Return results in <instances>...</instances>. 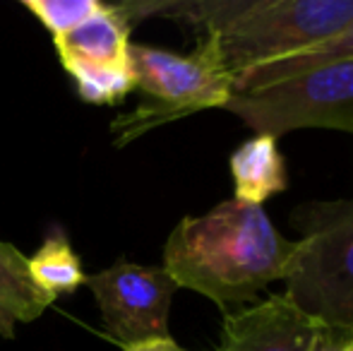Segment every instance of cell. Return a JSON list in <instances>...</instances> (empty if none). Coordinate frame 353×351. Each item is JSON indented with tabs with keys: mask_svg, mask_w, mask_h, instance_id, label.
<instances>
[{
	"mask_svg": "<svg viewBox=\"0 0 353 351\" xmlns=\"http://www.w3.org/2000/svg\"><path fill=\"white\" fill-rule=\"evenodd\" d=\"M223 108L255 135L274 140L301 128H330L353 135V61L233 92Z\"/></svg>",
	"mask_w": 353,
	"mask_h": 351,
	"instance_id": "obj_5",
	"label": "cell"
},
{
	"mask_svg": "<svg viewBox=\"0 0 353 351\" xmlns=\"http://www.w3.org/2000/svg\"><path fill=\"white\" fill-rule=\"evenodd\" d=\"M123 351H185L183 347H178L176 339H154V342H144L135 344V347H125Z\"/></svg>",
	"mask_w": 353,
	"mask_h": 351,
	"instance_id": "obj_15",
	"label": "cell"
},
{
	"mask_svg": "<svg viewBox=\"0 0 353 351\" xmlns=\"http://www.w3.org/2000/svg\"><path fill=\"white\" fill-rule=\"evenodd\" d=\"M296 258V241L274 229L265 207L226 200L202 217H183L163 248V270L226 308L248 303L283 281Z\"/></svg>",
	"mask_w": 353,
	"mask_h": 351,
	"instance_id": "obj_1",
	"label": "cell"
},
{
	"mask_svg": "<svg viewBox=\"0 0 353 351\" xmlns=\"http://www.w3.org/2000/svg\"><path fill=\"white\" fill-rule=\"evenodd\" d=\"M130 68L142 101L130 113L113 118L116 147L205 108H223L233 94V75L212 34H200L190 53L130 43Z\"/></svg>",
	"mask_w": 353,
	"mask_h": 351,
	"instance_id": "obj_3",
	"label": "cell"
},
{
	"mask_svg": "<svg viewBox=\"0 0 353 351\" xmlns=\"http://www.w3.org/2000/svg\"><path fill=\"white\" fill-rule=\"evenodd\" d=\"M330 328L298 310L283 294L223 315L214 351H320Z\"/></svg>",
	"mask_w": 353,
	"mask_h": 351,
	"instance_id": "obj_8",
	"label": "cell"
},
{
	"mask_svg": "<svg viewBox=\"0 0 353 351\" xmlns=\"http://www.w3.org/2000/svg\"><path fill=\"white\" fill-rule=\"evenodd\" d=\"M231 174L236 185V200L260 205L288 188L286 164L270 135H255L243 142L231 154Z\"/></svg>",
	"mask_w": 353,
	"mask_h": 351,
	"instance_id": "obj_10",
	"label": "cell"
},
{
	"mask_svg": "<svg viewBox=\"0 0 353 351\" xmlns=\"http://www.w3.org/2000/svg\"><path fill=\"white\" fill-rule=\"evenodd\" d=\"M22 5L51 32L53 39L72 32L103 8L99 0H22Z\"/></svg>",
	"mask_w": 353,
	"mask_h": 351,
	"instance_id": "obj_13",
	"label": "cell"
},
{
	"mask_svg": "<svg viewBox=\"0 0 353 351\" xmlns=\"http://www.w3.org/2000/svg\"><path fill=\"white\" fill-rule=\"evenodd\" d=\"M29 274L53 299L63 294H74L87 281L82 260L77 258L70 241L61 229L48 234L37 253L29 258Z\"/></svg>",
	"mask_w": 353,
	"mask_h": 351,
	"instance_id": "obj_12",
	"label": "cell"
},
{
	"mask_svg": "<svg viewBox=\"0 0 353 351\" xmlns=\"http://www.w3.org/2000/svg\"><path fill=\"white\" fill-rule=\"evenodd\" d=\"M130 19L118 3H103L94 17L53 39L58 61L82 101L113 106L135 89L130 68Z\"/></svg>",
	"mask_w": 353,
	"mask_h": 351,
	"instance_id": "obj_6",
	"label": "cell"
},
{
	"mask_svg": "<svg viewBox=\"0 0 353 351\" xmlns=\"http://www.w3.org/2000/svg\"><path fill=\"white\" fill-rule=\"evenodd\" d=\"M123 8L132 24L149 14H166L212 34L233 80L317 46L353 22V0H171L123 3Z\"/></svg>",
	"mask_w": 353,
	"mask_h": 351,
	"instance_id": "obj_2",
	"label": "cell"
},
{
	"mask_svg": "<svg viewBox=\"0 0 353 351\" xmlns=\"http://www.w3.org/2000/svg\"><path fill=\"white\" fill-rule=\"evenodd\" d=\"M320 351H353V330H332L327 332Z\"/></svg>",
	"mask_w": 353,
	"mask_h": 351,
	"instance_id": "obj_14",
	"label": "cell"
},
{
	"mask_svg": "<svg viewBox=\"0 0 353 351\" xmlns=\"http://www.w3.org/2000/svg\"><path fill=\"white\" fill-rule=\"evenodd\" d=\"M108 334L125 347L168 339L171 301L181 286L163 267H144L118 260L87 277Z\"/></svg>",
	"mask_w": 353,
	"mask_h": 351,
	"instance_id": "obj_7",
	"label": "cell"
},
{
	"mask_svg": "<svg viewBox=\"0 0 353 351\" xmlns=\"http://www.w3.org/2000/svg\"><path fill=\"white\" fill-rule=\"evenodd\" d=\"M353 61V22L346 24L341 32L332 34L317 46H310L301 53H293L281 61H272L265 66H257L252 70L243 72L233 80V92H245V89L265 87L272 82H281L288 77H296L301 72L315 70L322 66H334V63Z\"/></svg>",
	"mask_w": 353,
	"mask_h": 351,
	"instance_id": "obj_11",
	"label": "cell"
},
{
	"mask_svg": "<svg viewBox=\"0 0 353 351\" xmlns=\"http://www.w3.org/2000/svg\"><path fill=\"white\" fill-rule=\"evenodd\" d=\"M56 303L29 274V258L8 241H0V334L12 337L14 328L34 323Z\"/></svg>",
	"mask_w": 353,
	"mask_h": 351,
	"instance_id": "obj_9",
	"label": "cell"
},
{
	"mask_svg": "<svg viewBox=\"0 0 353 351\" xmlns=\"http://www.w3.org/2000/svg\"><path fill=\"white\" fill-rule=\"evenodd\" d=\"M291 224L301 239L281 294L317 323L353 330V200L305 202Z\"/></svg>",
	"mask_w": 353,
	"mask_h": 351,
	"instance_id": "obj_4",
	"label": "cell"
}]
</instances>
